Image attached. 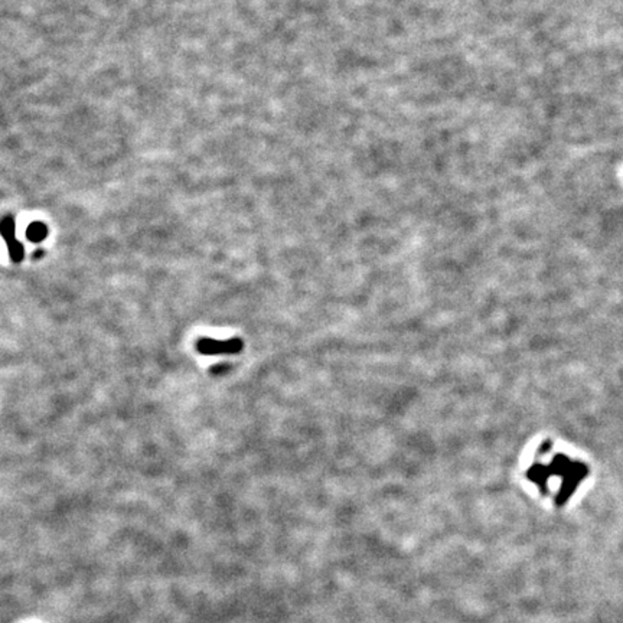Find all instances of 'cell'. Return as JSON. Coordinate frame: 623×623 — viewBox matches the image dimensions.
Here are the masks:
<instances>
[]
</instances>
